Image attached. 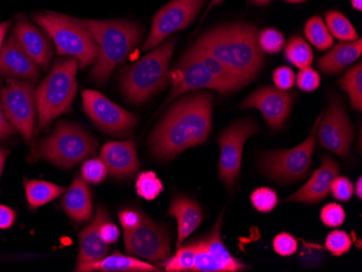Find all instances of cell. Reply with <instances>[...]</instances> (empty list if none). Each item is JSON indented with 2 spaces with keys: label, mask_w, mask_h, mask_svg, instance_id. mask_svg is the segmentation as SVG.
I'll return each mask as SVG.
<instances>
[{
  "label": "cell",
  "mask_w": 362,
  "mask_h": 272,
  "mask_svg": "<svg viewBox=\"0 0 362 272\" xmlns=\"http://www.w3.org/2000/svg\"><path fill=\"white\" fill-rule=\"evenodd\" d=\"M62 207L70 218L77 223H86L93 216L90 190L83 178L76 177L65 192Z\"/></svg>",
  "instance_id": "obj_23"
},
{
  "label": "cell",
  "mask_w": 362,
  "mask_h": 272,
  "mask_svg": "<svg viewBox=\"0 0 362 272\" xmlns=\"http://www.w3.org/2000/svg\"><path fill=\"white\" fill-rule=\"evenodd\" d=\"M137 194L146 201H153L164 190L162 180L153 172H144L138 175L136 180Z\"/></svg>",
  "instance_id": "obj_34"
},
{
  "label": "cell",
  "mask_w": 362,
  "mask_h": 272,
  "mask_svg": "<svg viewBox=\"0 0 362 272\" xmlns=\"http://www.w3.org/2000/svg\"><path fill=\"white\" fill-rule=\"evenodd\" d=\"M320 219L325 226L337 228L345 223L346 213L341 205L337 204V203H329L322 207Z\"/></svg>",
  "instance_id": "obj_40"
},
{
  "label": "cell",
  "mask_w": 362,
  "mask_h": 272,
  "mask_svg": "<svg viewBox=\"0 0 362 272\" xmlns=\"http://www.w3.org/2000/svg\"><path fill=\"white\" fill-rule=\"evenodd\" d=\"M223 1H225V0H211V4H209V8H207V12L209 11V10L211 9V8L215 7V6L221 5Z\"/></svg>",
  "instance_id": "obj_55"
},
{
  "label": "cell",
  "mask_w": 362,
  "mask_h": 272,
  "mask_svg": "<svg viewBox=\"0 0 362 272\" xmlns=\"http://www.w3.org/2000/svg\"><path fill=\"white\" fill-rule=\"evenodd\" d=\"M10 23H11L10 21L0 23V50H1V47H3L4 40H5V36L7 35L8 30H9Z\"/></svg>",
  "instance_id": "obj_50"
},
{
  "label": "cell",
  "mask_w": 362,
  "mask_h": 272,
  "mask_svg": "<svg viewBox=\"0 0 362 272\" xmlns=\"http://www.w3.org/2000/svg\"><path fill=\"white\" fill-rule=\"evenodd\" d=\"M78 68L76 59L57 60L48 76L35 89L38 113L36 133H40L57 117L70 111L77 93Z\"/></svg>",
  "instance_id": "obj_5"
},
{
  "label": "cell",
  "mask_w": 362,
  "mask_h": 272,
  "mask_svg": "<svg viewBox=\"0 0 362 272\" xmlns=\"http://www.w3.org/2000/svg\"><path fill=\"white\" fill-rule=\"evenodd\" d=\"M100 235L103 241H105L107 245H110L117 242L121 232H119L117 225L110 223L109 219H107V220H105V223L101 225Z\"/></svg>",
  "instance_id": "obj_47"
},
{
  "label": "cell",
  "mask_w": 362,
  "mask_h": 272,
  "mask_svg": "<svg viewBox=\"0 0 362 272\" xmlns=\"http://www.w3.org/2000/svg\"><path fill=\"white\" fill-rule=\"evenodd\" d=\"M12 36L34 62L44 70L48 69L52 58V47L42 28L33 25L25 19L16 20Z\"/></svg>",
  "instance_id": "obj_18"
},
{
  "label": "cell",
  "mask_w": 362,
  "mask_h": 272,
  "mask_svg": "<svg viewBox=\"0 0 362 272\" xmlns=\"http://www.w3.org/2000/svg\"><path fill=\"white\" fill-rule=\"evenodd\" d=\"M8 150L5 148H0V178H1V174H3L4 167H5L6 160H7Z\"/></svg>",
  "instance_id": "obj_51"
},
{
  "label": "cell",
  "mask_w": 362,
  "mask_h": 272,
  "mask_svg": "<svg viewBox=\"0 0 362 272\" xmlns=\"http://www.w3.org/2000/svg\"><path fill=\"white\" fill-rule=\"evenodd\" d=\"M276 88L281 89V90H290L295 85V73L292 69L288 66H279L274 70L272 74Z\"/></svg>",
  "instance_id": "obj_45"
},
{
  "label": "cell",
  "mask_w": 362,
  "mask_h": 272,
  "mask_svg": "<svg viewBox=\"0 0 362 272\" xmlns=\"http://www.w3.org/2000/svg\"><path fill=\"white\" fill-rule=\"evenodd\" d=\"M81 177L86 182L99 184L105 182L107 176V167L101 158H90L81 166Z\"/></svg>",
  "instance_id": "obj_38"
},
{
  "label": "cell",
  "mask_w": 362,
  "mask_h": 272,
  "mask_svg": "<svg viewBox=\"0 0 362 272\" xmlns=\"http://www.w3.org/2000/svg\"><path fill=\"white\" fill-rule=\"evenodd\" d=\"M330 192L337 201L341 202H349L355 194L353 182L349 178L339 177V176H337L331 184Z\"/></svg>",
  "instance_id": "obj_44"
},
{
  "label": "cell",
  "mask_w": 362,
  "mask_h": 272,
  "mask_svg": "<svg viewBox=\"0 0 362 272\" xmlns=\"http://www.w3.org/2000/svg\"><path fill=\"white\" fill-rule=\"evenodd\" d=\"M33 21L54 40L58 54L76 59L81 70L97 61L98 48L93 35L73 18L49 12L34 14Z\"/></svg>",
  "instance_id": "obj_6"
},
{
  "label": "cell",
  "mask_w": 362,
  "mask_h": 272,
  "mask_svg": "<svg viewBox=\"0 0 362 272\" xmlns=\"http://www.w3.org/2000/svg\"><path fill=\"white\" fill-rule=\"evenodd\" d=\"M362 40L339 42L332 50L321 57L317 62L320 71L327 75H335L356 62L361 56Z\"/></svg>",
  "instance_id": "obj_24"
},
{
  "label": "cell",
  "mask_w": 362,
  "mask_h": 272,
  "mask_svg": "<svg viewBox=\"0 0 362 272\" xmlns=\"http://www.w3.org/2000/svg\"><path fill=\"white\" fill-rule=\"evenodd\" d=\"M296 95L281 89L265 86L254 91L242 102V109H257L274 131L281 129L288 119Z\"/></svg>",
  "instance_id": "obj_16"
},
{
  "label": "cell",
  "mask_w": 362,
  "mask_h": 272,
  "mask_svg": "<svg viewBox=\"0 0 362 272\" xmlns=\"http://www.w3.org/2000/svg\"><path fill=\"white\" fill-rule=\"evenodd\" d=\"M175 48L176 40L170 38L133 66L124 69L121 89L129 102L139 105L168 87Z\"/></svg>",
  "instance_id": "obj_4"
},
{
  "label": "cell",
  "mask_w": 362,
  "mask_h": 272,
  "mask_svg": "<svg viewBox=\"0 0 362 272\" xmlns=\"http://www.w3.org/2000/svg\"><path fill=\"white\" fill-rule=\"evenodd\" d=\"M258 45L262 52L276 54L286 46V38L284 34L276 28H265L258 33Z\"/></svg>",
  "instance_id": "obj_36"
},
{
  "label": "cell",
  "mask_w": 362,
  "mask_h": 272,
  "mask_svg": "<svg viewBox=\"0 0 362 272\" xmlns=\"http://www.w3.org/2000/svg\"><path fill=\"white\" fill-rule=\"evenodd\" d=\"M298 259L307 266H318L325 259V247L318 243L306 242L302 241Z\"/></svg>",
  "instance_id": "obj_39"
},
{
  "label": "cell",
  "mask_w": 362,
  "mask_h": 272,
  "mask_svg": "<svg viewBox=\"0 0 362 272\" xmlns=\"http://www.w3.org/2000/svg\"><path fill=\"white\" fill-rule=\"evenodd\" d=\"M144 214L134 210H124L119 213V223L124 230L136 228L141 223Z\"/></svg>",
  "instance_id": "obj_46"
},
{
  "label": "cell",
  "mask_w": 362,
  "mask_h": 272,
  "mask_svg": "<svg viewBox=\"0 0 362 272\" xmlns=\"http://www.w3.org/2000/svg\"><path fill=\"white\" fill-rule=\"evenodd\" d=\"M221 223H223V214L219 216L213 230L206 237L200 239L201 244L213 257L214 261H216L217 265L221 268V272H238L249 269L247 266L244 265L239 259H235L226 249L221 240Z\"/></svg>",
  "instance_id": "obj_25"
},
{
  "label": "cell",
  "mask_w": 362,
  "mask_h": 272,
  "mask_svg": "<svg viewBox=\"0 0 362 272\" xmlns=\"http://www.w3.org/2000/svg\"><path fill=\"white\" fill-rule=\"evenodd\" d=\"M190 50L204 63L207 70L214 76L216 77L217 81L223 85V88L227 90L228 93L239 90V89L243 88L245 86V83L238 75H235L233 71L228 69L218 59L211 56L206 50L202 49L200 47H197V45H193Z\"/></svg>",
  "instance_id": "obj_27"
},
{
  "label": "cell",
  "mask_w": 362,
  "mask_h": 272,
  "mask_svg": "<svg viewBox=\"0 0 362 272\" xmlns=\"http://www.w3.org/2000/svg\"><path fill=\"white\" fill-rule=\"evenodd\" d=\"M351 7L357 11L362 10V0H351Z\"/></svg>",
  "instance_id": "obj_53"
},
{
  "label": "cell",
  "mask_w": 362,
  "mask_h": 272,
  "mask_svg": "<svg viewBox=\"0 0 362 272\" xmlns=\"http://www.w3.org/2000/svg\"><path fill=\"white\" fill-rule=\"evenodd\" d=\"M325 249L330 252L331 255L339 257L351 251L353 241L345 231L333 230L325 237Z\"/></svg>",
  "instance_id": "obj_37"
},
{
  "label": "cell",
  "mask_w": 362,
  "mask_h": 272,
  "mask_svg": "<svg viewBox=\"0 0 362 272\" xmlns=\"http://www.w3.org/2000/svg\"><path fill=\"white\" fill-rule=\"evenodd\" d=\"M259 133V128L251 119L235 122L219 135L221 158L218 163V177L226 188L233 191L241 170L242 153L246 140Z\"/></svg>",
  "instance_id": "obj_10"
},
{
  "label": "cell",
  "mask_w": 362,
  "mask_h": 272,
  "mask_svg": "<svg viewBox=\"0 0 362 272\" xmlns=\"http://www.w3.org/2000/svg\"><path fill=\"white\" fill-rule=\"evenodd\" d=\"M341 172V166L332 158L323 155L321 165L315 170L308 182L292 196L286 199V202L306 203L316 204L325 200L330 194L331 184Z\"/></svg>",
  "instance_id": "obj_17"
},
{
  "label": "cell",
  "mask_w": 362,
  "mask_h": 272,
  "mask_svg": "<svg viewBox=\"0 0 362 272\" xmlns=\"http://www.w3.org/2000/svg\"><path fill=\"white\" fill-rule=\"evenodd\" d=\"M205 0H172L154 16L149 37L144 52L153 49L170 34L188 28L202 9Z\"/></svg>",
  "instance_id": "obj_14"
},
{
  "label": "cell",
  "mask_w": 362,
  "mask_h": 272,
  "mask_svg": "<svg viewBox=\"0 0 362 272\" xmlns=\"http://www.w3.org/2000/svg\"><path fill=\"white\" fill-rule=\"evenodd\" d=\"M250 199H251L254 208L262 214L272 213L279 203L278 194L276 191L267 188V187H262V188L254 190Z\"/></svg>",
  "instance_id": "obj_35"
},
{
  "label": "cell",
  "mask_w": 362,
  "mask_h": 272,
  "mask_svg": "<svg viewBox=\"0 0 362 272\" xmlns=\"http://www.w3.org/2000/svg\"><path fill=\"white\" fill-rule=\"evenodd\" d=\"M75 271L153 272L158 270L150 264L115 252L97 263L77 264Z\"/></svg>",
  "instance_id": "obj_26"
},
{
  "label": "cell",
  "mask_w": 362,
  "mask_h": 272,
  "mask_svg": "<svg viewBox=\"0 0 362 272\" xmlns=\"http://www.w3.org/2000/svg\"><path fill=\"white\" fill-rule=\"evenodd\" d=\"M213 100L211 93H197L174 103L150 137L152 155L168 160L206 142L211 131Z\"/></svg>",
  "instance_id": "obj_1"
},
{
  "label": "cell",
  "mask_w": 362,
  "mask_h": 272,
  "mask_svg": "<svg viewBox=\"0 0 362 272\" xmlns=\"http://www.w3.org/2000/svg\"><path fill=\"white\" fill-rule=\"evenodd\" d=\"M325 25L331 35L343 42L357 40L358 34L355 28L343 13L337 10H330L325 16Z\"/></svg>",
  "instance_id": "obj_31"
},
{
  "label": "cell",
  "mask_w": 362,
  "mask_h": 272,
  "mask_svg": "<svg viewBox=\"0 0 362 272\" xmlns=\"http://www.w3.org/2000/svg\"><path fill=\"white\" fill-rule=\"evenodd\" d=\"M272 3V0H252V4L255 6H267Z\"/></svg>",
  "instance_id": "obj_54"
},
{
  "label": "cell",
  "mask_w": 362,
  "mask_h": 272,
  "mask_svg": "<svg viewBox=\"0 0 362 272\" xmlns=\"http://www.w3.org/2000/svg\"><path fill=\"white\" fill-rule=\"evenodd\" d=\"M126 252L156 264H164L170 253L168 231L149 217L144 216L136 228L124 230Z\"/></svg>",
  "instance_id": "obj_12"
},
{
  "label": "cell",
  "mask_w": 362,
  "mask_h": 272,
  "mask_svg": "<svg viewBox=\"0 0 362 272\" xmlns=\"http://www.w3.org/2000/svg\"><path fill=\"white\" fill-rule=\"evenodd\" d=\"M192 271L221 272V268L201 244L200 240L197 241V254Z\"/></svg>",
  "instance_id": "obj_42"
},
{
  "label": "cell",
  "mask_w": 362,
  "mask_h": 272,
  "mask_svg": "<svg viewBox=\"0 0 362 272\" xmlns=\"http://www.w3.org/2000/svg\"><path fill=\"white\" fill-rule=\"evenodd\" d=\"M168 215L176 218L178 223L177 247L182 245L185 240L192 235L197 227H200L204 218L200 205L184 196H178L173 199L168 207Z\"/></svg>",
  "instance_id": "obj_22"
},
{
  "label": "cell",
  "mask_w": 362,
  "mask_h": 272,
  "mask_svg": "<svg viewBox=\"0 0 362 272\" xmlns=\"http://www.w3.org/2000/svg\"><path fill=\"white\" fill-rule=\"evenodd\" d=\"M274 252L282 257L294 255L298 251V240L291 233L281 232L274 237L272 241Z\"/></svg>",
  "instance_id": "obj_41"
},
{
  "label": "cell",
  "mask_w": 362,
  "mask_h": 272,
  "mask_svg": "<svg viewBox=\"0 0 362 272\" xmlns=\"http://www.w3.org/2000/svg\"><path fill=\"white\" fill-rule=\"evenodd\" d=\"M16 133L13 126L8 121L1 102V91H0V141L7 139Z\"/></svg>",
  "instance_id": "obj_48"
},
{
  "label": "cell",
  "mask_w": 362,
  "mask_h": 272,
  "mask_svg": "<svg viewBox=\"0 0 362 272\" xmlns=\"http://www.w3.org/2000/svg\"><path fill=\"white\" fill-rule=\"evenodd\" d=\"M24 189L28 206L32 210L48 204L65 192L63 187L44 180H26L24 182Z\"/></svg>",
  "instance_id": "obj_28"
},
{
  "label": "cell",
  "mask_w": 362,
  "mask_h": 272,
  "mask_svg": "<svg viewBox=\"0 0 362 272\" xmlns=\"http://www.w3.org/2000/svg\"><path fill=\"white\" fill-rule=\"evenodd\" d=\"M194 45L221 61L246 85L257 76L265 61L258 45L257 28L243 22L214 28Z\"/></svg>",
  "instance_id": "obj_2"
},
{
  "label": "cell",
  "mask_w": 362,
  "mask_h": 272,
  "mask_svg": "<svg viewBox=\"0 0 362 272\" xmlns=\"http://www.w3.org/2000/svg\"><path fill=\"white\" fill-rule=\"evenodd\" d=\"M6 117L28 145H32L37 117L35 87L28 81L10 79L1 90Z\"/></svg>",
  "instance_id": "obj_9"
},
{
  "label": "cell",
  "mask_w": 362,
  "mask_h": 272,
  "mask_svg": "<svg viewBox=\"0 0 362 272\" xmlns=\"http://www.w3.org/2000/svg\"><path fill=\"white\" fill-rule=\"evenodd\" d=\"M316 135L321 146L344 160L351 158V146L354 140V127L339 95L332 93L329 98L327 113L322 115Z\"/></svg>",
  "instance_id": "obj_11"
},
{
  "label": "cell",
  "mask_w": 362,
  "mask_h": 272,
  "mask_svg": "<svg viewBox=\"0 0 362 272\" xmlns=\"http://www.w3.org/2000/svg\"><path fill=\"white\" fill-rule=\"evenodd\" d=\"M16 213L10 207L0 205V229L7 230L16 223Z\"/></svg>",
  "instance_id": "obj_49"
},
{
  "label": "cell",
  "mask_w": 362,
  "mask_h": 272,
  "mask_svg": "<svg viewBox=\"0 0 362 272\" xmlns=\"http://www.w3.org/2000/svg\"><path fill=\"white\" fill-rule=\"evenodd\" d=\"M321 117L322 113L315 122L308 137L298 147L262 153L259 158V168L262 174L281 184L298 182L306 177L311 167V156L316 149L317 126Z\"/></svg>",
  "instance_id": "obj_8"
},
{
  "label": "cell",
  "mask_w": 362,
  "mask_h": 272,
  "mask_svg": "<svg viewBox=\"0 0 362 272\" xmlns=\"http://www.w3.org/2000/svg\"><path fill=\"white\" fill-rule=\"evenodd\" d=\"M81 97L87 117L105 133L121 137L128 135L137 124L135 115L112 102L99 91L85 89L81 91Z\"/></svg>",
  "instance_id": "obj_13"
},
{
  "label": "cell",
  "mask_w": 362,
  "mask_h": 272,
  "mask_svg": "<svg viewBox=\"0 0 362 272\" xmlns=\"http://www.w3.org/2000/svg\"><path fill=\"white\" fill-rule=\"evenodd\" d=\"M100 158L113 177H133L139 170V160L133 139L107 142L101 149Z\"/></svg>",
  "instance_id": "obj_20"
},
{
  "label": "cell",
  "mask_w": 362,
  "mask_h": 272,
  "mask_svg": "<svg viewBox=\"0 0 362 272\" xmlns=\"http://www.w3.org/2000/svg\"><path fill=\"white\" fill-rule=\"evenodd\" d=\"M93 136L76 124L62 122L40 141L38 156L59 167L72 168L97 151Z\"/></svg>",
  "instance_id": "obj_7"
},
{
  "label": "cell",
  "mask_w": 362,
  "mask_h": 272,
  "mask_svg": "<svg viewBox=\"0 0 362 272\" xmlns=\"http://www.w3.org/2000/svg\"><path fill=\"white\" fill-rule=\"evenodd\" d=\"M284 1L290 4H302L304 3V1H306V0H284Z\"/></svg>",
  "instance_id": "obj_56"
},
{
  "label": "cell",
  "mask_w": 362,
  "mask_h": 272,
  "mask_svg": "<svg viewBox=\"0 0 362 272\" xmlns=\"http://www.w3.org/2000/svg\"><path fill=\"white\" fill-rule=\"evenodd\" d=\"M305 36L313 46L316 47L320 52L329 49L334 44L333 36L327 30L323 20L320 17L310 18L305 24Z\"/></svg>",
  "instance_id": "obj_32"
},
{
  "label": "cell",
  "mask_w": 362,
  "mask_h": 272,
  "mask_svg": "<svg viewBox=\"0 0 362 272\" xmlns=\"http://www.w3.org/2000/svg\"><path fill=\"white\" fill-rule=\"evenodd\" d=\"M195 254H197V241L189 244L180 245L172 259H168L164 263L165 271H192Z\"/></svg>",
  "instance_id": "obj_33"
},
{
  "label": "cell",
  "mask_w": 362,
  "mask_h": 272,
  "mask_svg": "<svg viewBox=\"0 0 362 272\" xmlns=\"http://www.w3.org/2000/svg\"><path fill=\"white\" fill-rule=\"evenodd\" d=\"M284 58L292 66L302 69L309 68L314 62V52L310 45L300 35H293L284 48Z\"/></svg>",
  "instance_id": "obj_29"
},
{
  "label": "cell",
  "mask_w": 362,
  "mask_h": 272,
  "mask_svg": "<svg viewBox=\"0 0 362 272\" xmlns=\"http://www.w3.org/2000/svg\"><path fill=\"white\" fill-rule=\"evenodd\" d=\"M170 79L173 89L164 105L172 102L179 95L199 89H213L221 95H228L227 90L217 81L216 77L207 70L204 63L190 49L177 63V66L170 73Z\"/></svg>",
  "instance_id": "obj_15"
},
{
  "label": "cell",
  "mask_w": 362,
  "mask_h": 272,
  "mask_svg": "<svg viewBox=\"0 0 362 272\" xmlns=\"http://www.w3.org/2000/svg\"><path fill=\"white\" fill-rule=\"evenodd\" d=\"M73 20L89 30L97 44L98 58L91 78L100 85L109 81L114 69L127 59L144 35L142 28L128 20Z\"/></svg>",
  "instance_id": "obj_3"
},
{
  "label": "cell",
  "mask_w": 362,
  "mask_h": 272,
  "mask_svg": "<svg viewBox=\"0 0 362 272\" xmlns=\"http://www.w3.org/2000/svg\"><path fill=\"white\" fill-rule=\"evenodd\" d=\"M356 194H357L358 199L361 200L362 198V178H358L357 182H356V187L354 188Z\"/></svg>",
  "instance_id": "obj_52"
},
{
  "label": "cell",
  "mask_w": 362,
  "mask_h": 272,
  "mask_svg": "<svg viewBox=\"0 0 362 272\" xmlns=\"http://www.w3.org/2000/svg\"><path fill=\"white\" fill-rule=\"evenodd\" d=\"M0 75L35 83L40 76V66L23 52L13 36H10L0 50Z\"/></svg>",
  "instance_id": "obj_19"
},
{
  "label": "cell",
  "mask_w": 362,
  "mask_h": 272,
  "mask_svg": "<svg viewBox=\"0 0 362 272\" xmlns=\"http://www.w3.org/2000/svg\"><path fill=\"white\" fill-rule=\"evenodd\" d=\"M295 82L300 90L305 93H313L320 87L321 77L317 71L309 66L300 71Z\"/></svg>",
  "instance_id": "obj_43"
},
{
  "label": "cell",
  "mask_w": 362,
  "mask_h": 272,
  "mask_svg": "<svg viewBox=\"0 0 362 272\" xmlns=\"http://www.w3.org/2000/svg\"><path fill=\"white\" fill-rule=\"evenodd\" d=\"M339 86L349 95L351 107L357 111L362 109V64L358 62L349 69L339 81Z\"/></svg>",
  "instance_id": "obj_30"
},
{
  "label": "cell",
  "mask_w": 362,
  "mask_h": 272,
  "mask_svg": "<svg viewBox=\"0 0 362 272\" xmlns=\"http://www.w3.org/2000/svg\"><path fill=\"white\" fill-rule=\"evenodd\" d=\"M109 219L105 207H97L93 223L79 235L78 261L77 264L97 263L107 256L109 247L100 235L101 225Z\"/></svg>",
  "instance_id": "obj_21"
}]
</instances>
